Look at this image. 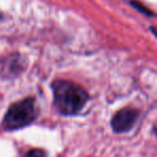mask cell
Instances as JSON below:
<instances>
[{"instance_id":"cell-2","label":"cell","mask_w":157,"mask_h":157,"mask_svg":"<svg viewBox=\"0 0 157 157\" xmlns=\"http://www.w3.org/2000/svg\"><path fill=\"white\" fill-rule=\"evenodd\" d=\"M37 117L36 100L33 98H25L24 100L13 103L6 113L3 118V127L7 130L23 128L31 124Z\"/></svg>"},{"instance_id":"cell-1","label":"cell","mask_w":157,"mask_h":157,"mask_svg":"<svg viewBox=\"0 0 157 157\" xmlns=\"http://www.w3.org/2000/svg\"><path fill=\"white\" fill-rule=\"evenodd\" d=\"M52 87L55 107L65 115L78 114L88 100V94L85 90L70 81L57 80Z\"/></svg>"},{"instance_id":"cell-3","label":"cell","mask_w":157,"mask_h":157,"mask_svg":"<svg viewBox=\"0 0 157 157\" xmlns=\"http://www.w3.org/2000/svg\"><path fill=\"white\" fill-rule=\"evenodd\" d=\"M139 112L136 109L125 108L122 109L112 117L111 126L115 132H126L130 130L138 120Z\"/></svg>"},{"instance_id":"cell-5","label":"cell","mask_w":157,"mask_h":157,"mask_svg":"<svg viewBox=\"0 0 157 157\" xmlns=\"http://www.w3.org/2000/svg\"><path fill=\"white\" fill-rule=\"evenodd\" d=\"M132 5L135 6L136 8H137L138 10H141V12H143V13L147 14V15H153V13H151V11L148 9H146L145 7H143L142 5H140V3L138 2H135V1H132Z\"/></svg>"},{"instance_id":"cell-4","label":"cell","mask_w":157,"mask_h":157,"mask_svg":"<svg viewBox=\"0 0 157 157\" xmlns=\"http://www.w3.org/2000/svg\"><path fill=\"white\" fill-rule=\"evenodd\" d=\"M25 157H46V154L42 148H33L27 153Z\"/></svg>"}]
</instances>
